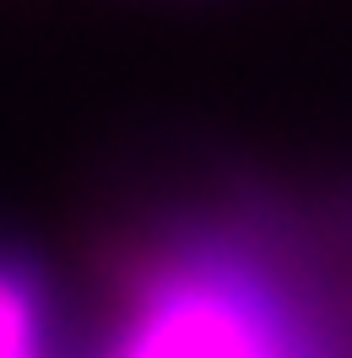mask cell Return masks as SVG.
I'll return each mask as SVG.
<instances>
[{
	"mask_svg": "<svg viewBox=\"0 0 352 358\" xmlns=\"http://www.w3.org/2000/svg\"><path fill=\"white\" fill-rule=\"evenodd\" d=\"M0 358H71L66 299L22 245H0Z\"/></svg>",
	"mask_w": 352,
	"mask_h": 358,
	"instance_id": "2",
	"label": "cell"
},
{
	"mask_svg": "<svg viewBox=\"0 0 352 358\" xmlns=\"http://www.w3.org/2000/svg\"><path fill=\"white\" fill-rule=\"evenodd\" d=\"M71 358H352L320 217L261 196L163 206L103 255Z\"/></svg>",
	"mask_w": 352,
	"mask_h": 358,
	"instance_id": "1",
	"label": "cell"
},
{
	"mask_svg": "<svg viewBox=\"0 0 352 358\" xmlns=\"http://www.w3.org/2000/svg\"><path fill=\"white\" fill-rule=\"evenodd\" d=\"M320 228H325V250H330V271H336V288H342V304H347L352 320V206L342 212H320Z\"/></svg>",
	"mask_w": 352,
	"mask_h": 358,
	"instance_id": "3",
	"label": "cell"
}]
</instances>
